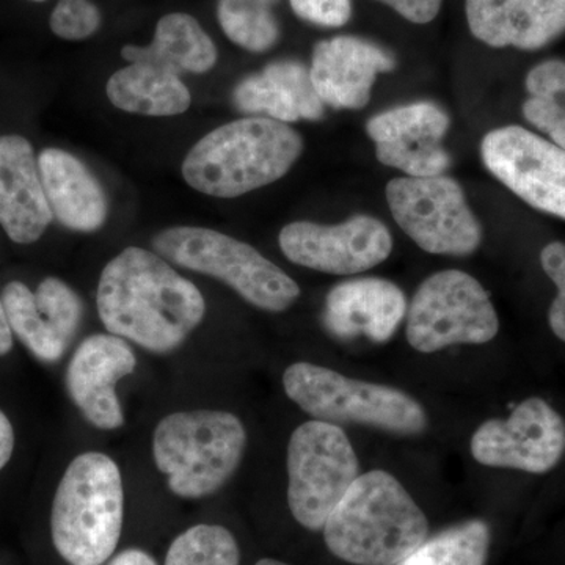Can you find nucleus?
I'll list each match as a JSON object with an SVG mask.
<instances>
[{
    "label": "nucleus",
    "instance_id": "nucleus-3",
    "mask_svg": "<svg viewBox=\"0 0 565 565\" xmlns=\"http://www.w3.org/2000/svg\"><path fill=\"white\" fill-rule=\"evenodd\" d=\"M303 151L302 136L288 122L243 118L204 136L182 163L195 191L236 199L281 180Z\"/></svg>",
    "mask_w": 565,
    "mask_h": 565
},
{
    "label": "nucleus",
    "instance_id": "nucleus-8",
    "mask_svg": "<svg viewBox=\"0 0 565 565\" xmlns=\"http://www.w3.org/2000/svg\"><path fill=\"white\" fill-rule=\"evenodd\" d=\"M286 468L289 509L310 531L323 530L360 476L359 457L343 427L318 419L294 430Z\"/></svg>",
    "mask_w": 565,
    "mask_h": 565
},
{
    "label": "nucleus",
    "instance_id": "nucleus-35",
    "mask_svg": "<svg viewBox=\"0 0 565 565\" xmlns=\"http://www.w3.org/2000/svg\"><path fill=\"white\" fill-rule=\"evenodd\" d=\"M14 449V433L10 419L0 411V470L10 462Z\"/></svg>",
    "mask_w": 565,
    "mask_h": 565
},
{
    "label": "nucleus",
    "instance_id": "nucleus-33",
    "mask_svg": "<svg viewBox=\"0 0 565 565\" xmlns=\"http://www.w3.org/2000/svg\"><path fill=\"white\" fill-rule=\"evenodd\" d=\"M522 110L523 117L530 125L546 134L553 143L565 151V106L563 104L527 98Z\"/></svg>",
    "mask_w": 565,
    "mask_h": 565
},
{
    "label": "nucleus",
    "instance_id": "nucleus-27",
    "mask_svg": "<svg viewBox=\"0 0 565 565\" xmlns=\"http://www.w3.org/2000/svg\"><path fill=\"white\" fill-rule=\"evenodd\" d=\"M163 565H241L239 545L226 527L196 525L174 539Z\"/></svg>",
    "mask_w": 565,
    "mask_h": 565
},
{
    "label": "nucleus",
    "instance_id": "nucleus-15",
    "mask_svg": "<svg viewBox=\"0 0 565 565\" xmlns=\"http://www.w3.org/2000/svg\"><path fill=\"white\" fill-rule=\"evenodd\" d=\"M396 57L373 41L341 35L319 41L311 58L315 90L333 109L367 106L379 74L392 73Z\"/></svg>",
    "mask_w": 565,
    "mask_h": 565
},
{
    "label": "nucleus",
    "instance_id": "nucleus-26",
    "mask_svg": "<svg viewBox=\"0 0 565 565\" xmlns=\"http://www.w3.org/2000/svg\"><path fill=\"white\" fill-rule=\"evenodd\" d=\"M222 31L237 46L252 52L269 51L280 39V28L267 0H218Z\"/></svg>",
    "mask_w": 565,
    "mask_h": 565
},
{
    "label": "nucleus",
    "instance_id": "nucleus-4",
    "mask_svg": "<svg viewBox=\"0 0 565 565\" xmlns=\"http://www.w3.org/2000/svg\"><path fill=\"white\" fill-rule=\"evenodd\" d=\"M125 515L120 468L102 452L77 456L51 512L52 542L71 565H103L117 550Z\"/></svg>",
    "mask_w": 565,
    "mask_h": 565
},
{
    "label": "nucleus",
    "instance_id": "nucleus-23",
    "mask_svg": "<svg viewBox=\"0 0 565 565\" xmlns=\"http://www.w3.org/2000/svg\"><path fill=\"white\" fill-rule=\"evenodd\" d=\"M109 102L129 114L173 117L191 107V92L177 74L150 65L132 63L111 74L107 82Z\"/></svg>",
    "mask_w": 565,
    "mask_h": 565
},
{
    "label": "nucleus",
    "instance_id": "nucleus-34",
    "mask_svg": "<svg viewBox=\"0 0 565 565\" xmlns=\"http://www.w3.org/2000/svg\"><path fill=\"white\" fill-rule=\"evenodd\" d=\"M414 24H427L440 13L444 0H377Z\"/></svg>",
    "mask_w": 565,
    "mask_h": 565
},
{
    "label": "nucleus",
    "instance_id": "nucleus-13",
    "mask_svg": "<svg viewBox=\"0 0 565 565\" xmlns=\"http://www.w3.org/2000/svg\"><path fill=\"white\" fill-rule=\"evenodd\" d=\"M282 255L318 273L355 275L379 266L392 255L393 237L384 222L353 215L338 225L292 222L278 237Z\"/></svg>",
    "mask_w": 565,
    "mask_h": 565
},
{
    "label": "nucleus",
    "instance_id": "nucleus-19",
    "mask_svg": "<svg viewBox=\"0 0 565 565\" xmlns=\"http://www.w3.org/2000/svg\"><path fill=\"white\" fill-rule=\"evenodd\" d=\"M52 215L32 145L21 136L0 137V225L13 243L32 244Z\"/></svg>",
    "mask_w": 565,
    "mask_h": 565
},
{
    "label": "nucleus",
    "instance_id": "nucleus-5",
    "mask_svg": "<svg viewBox=\"0 0 565 565\" xmlns=\"http://www.w3.org/2000/svg\"><path fill=\"white\" fill-rule=\"evenodd\" d=\"M247 430L236 415L178 412L158 424L152 455L174 494L189 500L217 492L239 468Z\"/></svg>",
    "mask_w": 565,
    "mask_h": 565
},
{
    "label": "nucleus",
    "instance_id": "nucleus-12",
    "mask_svg": "<svg viewBox=\"0 0 565 565\" xmlns=\"http://www.w3.org/2000/svg\"><path fill=\"white\" fill-rule=\"evenodd\" d=\"M476 462L545 475L565 455V422L546 401L530 397L508 419H487L470 441Z\"/></svg>",
    "mask_w": 565,
    "mask_h": 565
},
{
    "label": "nucleus",
    "instance_id": "nucleus-25",
    "mask_svg": "<svg viewBox=\"0 0 565 565\" xmlns=\"http://www.w3.org/2000/svg\"><path fill=\"white\" fill-rule=\"evenodd\" d=\"M2 300L11 332L20 338L22 344L36 359L50 363L57 362L65 353L66 345L41 319L35 292H32L24 282L11 281L3 288Z\"/></svg>",
    "mask_w": 565,
    "mask_h": 565
},
{
    "label": "nucleus",
    "instance_id": "nucleus-7",
    "mask_svg": "<svg viewBox=\"0 0 565 565\" xmlns=\"http://www.w3.org/2000/svg\"><path fill=\"white\" fill-rule=\"evenodd\" d=\"M152 247L178 266L218 278L262 310L280 313L299 299L300 288L277 264L243 241L200 226H174Z\"/></svg>",
    "mask_w": 565,
    "mask_h": 565
},
{
    "label": "nucleus",
    "instance_id": "nucleus-1",
    "mask_svg": "<svg viewBox=\"0 0 565 565\" xmlns=\"http://www.w3.org/2000/svg\"><path fill=\"white\" fill-rule=\"evenodd\" d=\"M96 302L109 333L156 353L180 348L206 311L192 281L139 247L126 248L104 267Z\"/></svg>",
    "mask_w": 565,
    "mask_h": 565
},
{
    "label": "nucleus",
    "instance_id": "nucleus-20",
    "mask_svg": "<svg viewBox=\"0 0 565 565\" xmlns=\"http://www.w3.org/2000/svg\"><path fill=\"white\" fill-rule=\"evenodd\" d=\"M233 102L245 114L266 115L281 122L316 121L326 114L310 71L296 61L269 63L262 73L245 77L234 88Z\"/></svg>",
    "mask_w": 565,
    "mask_h": 565
},
{
    "label": "nucleus",
    "instance_id": "nucleus-37",
    "mask_svg": "<svg viewBox=\"0 0 565 565\" xmlns=\"http://www.w3.org/2000/svg\"><path fill=\"white\" fill-rule=\"evenodd\" d=\"M11 348H13V332H11L6 307H3V300L0 297V356L7 355Z\"/></svg>",
    "mask_w": 565,
    "mask_h": 565
},
{
    "label": "nucleus",
    "instance_id": "nucleus-10",
    "mask_svg": "<svg viewBox=\"0 0 565 565\" xmlns=\"http://www.w3.org/2000/svg\"><path fill=\"white\" fill-rule=\"evenodd\" d=\"M385 193L394 221L422 250L468 256L481 245V223L452 178H394Z\"/></svg>",
    "mask_w": 565,
    "mask_h": 565
},
{
    "label": "nucleus",
    "instance_id": "nucleus-9",
    "mask_svg": "<svg viewBox=\"0 0 565 565\" xmlns=\"http://www.w3.org/2000/svg\"><path fill=\"white\" fill-rule=\"evenodd\" d=\"M500 332L489 292L470 274L449 269L419 285L407 308L405 337L415 351L434 353L456 344H486Z\"/></svg>",
    "mask_w": 565,
    "mask_h": 565
},
{
    "label": "nucleus",
    "instance_id": "nucleus-18",
    "mask_svg": "<svg viewBox=\"0 0 565 565\" xmlns=\"http://www.w3.org/2000/svg\"><path fill=\"white\" fill-rule=\"evenodd\" d=\"M407 300L399 286L385 278H353L327 294L323 323L334 337H364L385 343L407 316Z\"/></svg>",
    "mask_w": 565,
    "mask_h": 565
},
{
    "label": "nucleus",
    "instance_id": "nucleus-38",
    "mask_svg": "<svg viewBox=\"0 0 565 565\" xmlns=\"http://www.w3.org/2000/svg\"><path fill=\"white\" fill-rule=\"evenodd\" d=\"M255 565H289V564H285V563H281V561L270 559V557H266V559H259L258 563H256Z\"/></svg>",
    "mask_w": 565,
    "mask_h": 565
},
{
    "label": "nucleus",
    "instance_id": "nucleus-29",
    "mask_svg": "<svg viewBox=\"0 0 565 565\" xmlns=\"http://www.w3.org/2000/svg\"><path fill=\"white\" fill-rule=\"evenodd\" d=\"M50 24L52 32L63 40H85L98 31L102 13L90 0H58Z\"/></svg>",
    "mask_w": 565,
    "mask_h": 565
},
{
    "label": "nucleus",
    "instance_id": "nucleus-11",
    "mask_svg": "<svg viewBox=\"0 0 565 565\" xmlns=\"http://www.w3.org/2000/svg\"><path fill=\"white\" fill-rule=\"evenodd\" d=\"M482 162L519 199L565 221V151L522 126L493 129L481 143Z\"/></svg>",
    "mask_w": 565,
    "mask_h": 565
},
{
    "label": "nucleus",
    "instance_id": "nucleus-28",
    "mask_svg": "<svg viewBox=\"0 0 565 565\" xmlns=\"http://www.w3.org/2000/svg\"><path fill=\"white\" fill-rule=\"evenodd\" d=\"M41 319L68 345L77 332L82 318V302L66 282L50 277L40 282L35 292Z\"/></svg>",
    "mask_w": 565,
    "mask_h": 565
},
{
    "label": "nucleus",
    "instance_id": "nucleus-24",
    "mask_svg": "<svg viewBox=\"0 0 565 565\" xmlns=\"http://www.w3.org/2000/svg\"><path fill=\"white\" fill-rule=\"evenodd\" d=\"M490 541L492 534L484 520H468L426 539L394 565H486Z\"/></svg>",
    "mask_w": 565,
    "mask_h": 565
},
{
    "label": "nucleus",
    "instance_id": "nucleus-2",
    "mask_svg": "<svg viewBox=\"0 0 565 565\" xmlns=\"http://www.w3.org/2000/svg\"><path fill=\"white\" fill-rule=\"evenodd\" d=\"M322 531L338 559L394 565L426 541L429 522L393 475L373 470L355 479Z\"/></svg>",
    "mask_w": 565,
    "mask_h": 565
},
{
    "label": "nucleus",
    "instance_id": "nucleus-31",
    "mask_svg": "<svg viewBox=\"0 0 565 565\" xmlns=\"http://www.w3.org/2000/svg\"><path fill=\"white\" fill-rule=\"evenodd\" d=\"M526 92L530 98L556 102L565 106V62L550 58L527 73Z\"/></svg>",
    "mask_w": 565,
    "mask_h": 565
},
{
    "label": "nucleus",
    "instance_id": "nucleus-17",
    "mask_svg": "<svg viewBox=\"0 0 565 565\" xmlns=\"http://www.w3.org/2000/svg\"><path fill=\"white\" fill-rule=\"evenodd\" d=\"M465 13L490 47L537 51L565 32V0H465Z\"/></svg>",
    "mask_w": 565,
    "mask_h": 565
},
{
    "label": "nucleus",
    "instance_id": "nucleus-14",
    "mask_svg": "<svg viewBox=\"0 0 565 565\" xmlns=\"http://www.w3.org/2000/svg\"><path fill=\"white\" fill-rule=\"evenodd\" d=\"M451 120L438 104L418 102L374 115L366 132L375 145V158L407 177H438L451 167L441 147Z\"/></svg>",
    "mask_w": 565,
    "mask_h": 565
},
{
    "label": "nucleus",
    "instance_id": "nucleus-30",
    "mask_svg": "<svg viewBox=\"0 0 565 565\" xmlns=\"http://www.w3.org/2000/svg\"><path fill=\"white\" fill-rule=\"evenodd\" d=\"M541 264L557 289L548 311L550 329L565 343V244L555 241L545 245L541 252Z\"/></svg>",
    "mask_w": 565,
    "mask_h": 565
},
{
    "label": "nucleus",
    "instance_id": "nucleus-6",
    "mask_svg": "<svg viewBox=\"0 0 565 565\" xmlns=\"http://www.w3.org/2000/svg\"><path fill=\"white\" fill-rule=\"evenodd\" d=\"M282 386L318 422L362 424L397 435H419L429 426L426 408L403 390L345 377L319 364H291Z\"/></svg>",
    "mask_w": 565,
    "mask_h": 565
},
{
    "label": "nucleus",
    "instance_id": "nucleus-32",
    "mask_svg": "<svg viewBox=\"0 0 565 565\" xmlns=\"http://www.w3.org/2000/svg\"><path fill=\"white\" fill-rule=\"evenodd\" d=\"M300 20L321 28H343L352 17V0H289Z\"/></svg>",
    "mask_w": 565,
    "mask_h": 565
},
{
    "label": "nucleus",
    "instance_id": "nucleus-21",
    "mask_svg": "<svg viewBox=\"0 0 565 565\" xmlns=\"http://www.w3.org/2000/svg\"><path fill=\"white\" fill-rule=\"evenodd\" d=\"M41 181L52 214L66 228L92 233L107 218V199L90 170L68 151L47 148L39 158Z\"/></svg>",
    "mask_w": 565,
    "mask_h": 565
},
{
    "label": "nucleus",
    "instance_id": "nucleus-22",
    "mask_svg": "<svg viewBox=\"0 0 565 565\" xmlns=\"http://www.w3.org/2000/svg\"><path fill=\"white\" fill-rule=\"evenodd\" d=\"M121 55L126 61L150 63L177 76L206 73L217 62V50L210 35L195 18L185 13L167 14L158 22L150 46H125Z\"/></svg>",
    "mask_w": 565,
    "mask_h": 565
},
{
    "label": "nucleus",
    "instance_id": "nucleus-36",
    "mask_svg": "<svg viewBox=\"0 0 565 565\" xmlns=\"http://www.w3.org/2000/svg\"><path fill=\"white\" fill-rule=\"evenodd\" d=\"M107 565H158L148 553L141 550H126L120 555L115 556Z\"/></svg>",
    "mask_w": 565,
    "mask_h": 565
},
{
    "label": "nucleus",
    "instance_id": "nucleus-39",
    "mask_svg": "<svg viewBox=\"0 0 565 565\" xmlns=\"http://www.w3.org/2000/svg\"><path fill=\"white\" fill-rule=\"evenodd\" d=\"M31 2H44V0H31Z\"/></svg>",
    "mask_w": 565,
    "mask_h": 565
},
{
    "label": "nucleus",
    "instance_id": "nucleus-16",
    "mask_svg": "<svg viewBox=\"0 0 565 565\" xmlns=\"http://www.w3.org/2000/svg\"><path fill=\"white\" fill-rule=\"evenodd\" d=\"M136 355L120 337L93 334L74 352L66 373L71 399L99 429H118L125 423L115 385L136 370Z\"/></svg>",
    "mask_w": 565,
    "mask_h": 565
}]
</instances>
